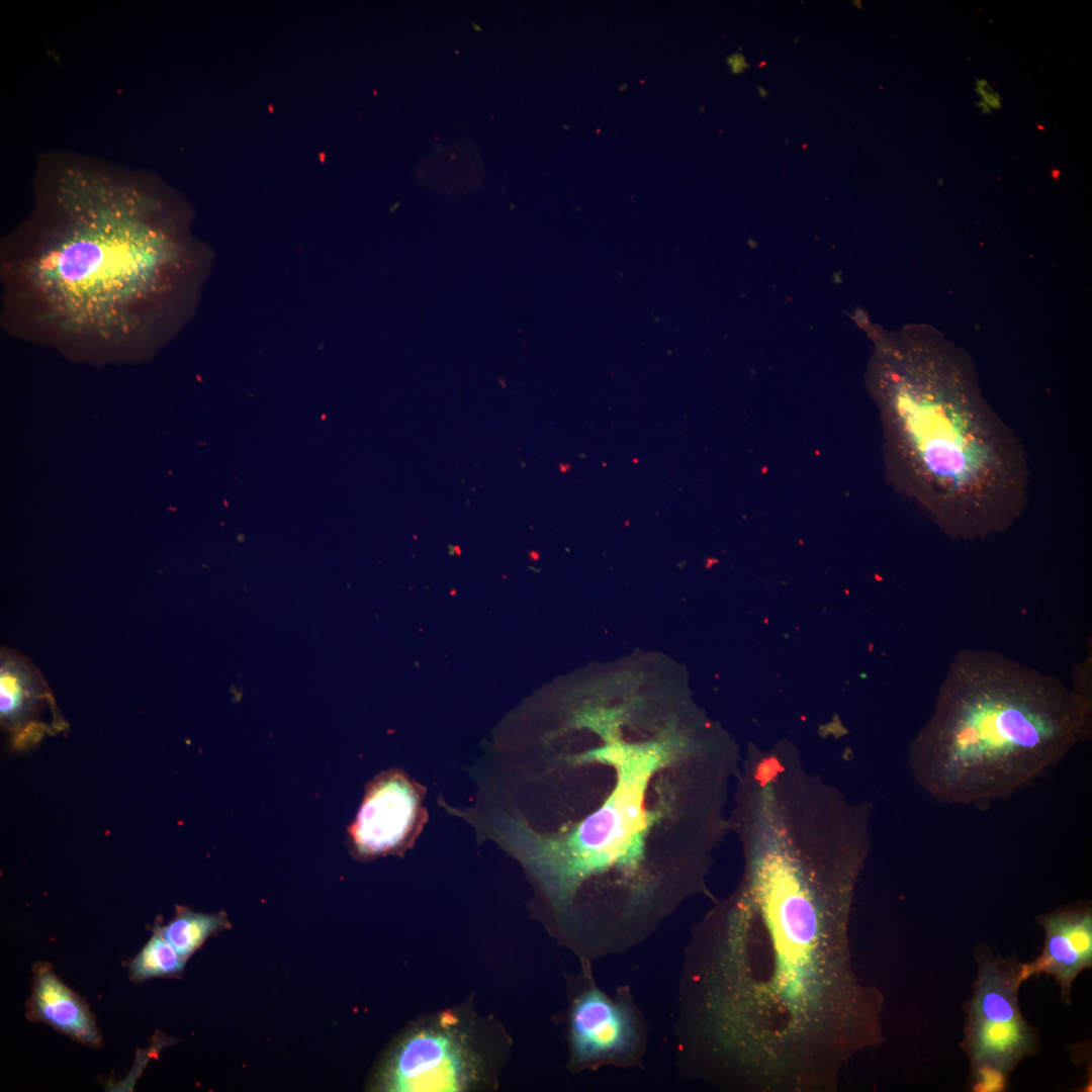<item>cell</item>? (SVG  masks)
<instances>
[{
	"mask_svg": "<svg viewBox=\"0 0 1092 1092\" xmlns=\"http://www.w3.org/2000/svg\"><path fill=\"white\" fill-rule=\"evenodd\" d=\"M977 961L964 1049L971 1063L973 1088L1000 1091L1017 1064L1034 1054L1037 1035L1018 1005L1023 983L1020 964L985 949L978 951Z\"/></svg>",
	"mask_w": 1092,
	"mask_h": 1092,
	"instance_id": "obj_5",
	"label": "cell"
},
{
	"mask_svg": "<svg viewBox=\"0 0 1092 1092\" xmlns=\"http://www.w3.org/2000/svg\"><path fill=\"white\" fill-rule=\"evenodd\" d=\"M421 786L396 769L383 771L366 787L348 827V844L361 859L405 850L426 820Z\"/></svg>",
	"mask_w": 1092,
	"mask_h": 1092,
	"instance_id": "obj_7",
	"label": "cell"
},
{
	"mask_svg": "<svg viewBox=\"0 0 1092 1092\" xmlns=\"http://www.w3.org/2000/svg\"><path fill=\"white\" fill-rule=\"evenodd\" d=\"M726 63L730 68V72L735 75H739L749 68L745 57L739 52L728 55Z\"/></svg>",
	"mask_w": 1092,
	"mask_h": 1092,
	"instance_id": "obj_14",
	"label": "cell"
},
{
	"mask_svg": "<svg viewBox=\"0 0 1092 1092\" xmlns=\"http://www.w3.org/2000/svg\"><path fill=\"white\" fill-rule=\"evenodd\" d=\"M156 927L177 952L188 960L209 936L230 928L231 923L223 912L206 914L177 907L169 923Z\"/></svg>",
	"mask_w": 1092,
	"mask_h": 1092,
	"instance_id": "obj_12",
	"label": "cell"
},
{
	"mask_svg": "<svg viewBox=\"0 0 1092 1092\" xmlns=\"http://www.w3.org/2000/svg\"><path fill=\"white\" fill-rule=\"evenodd\" d=\"M764 65H765V63L763 62V63H760V65H759V66L761 67V66H764Z\"/></svg>",
	"mask_w": 1092,
	"mask_h": 1092,
	"instance_id": "obj_21",
	"label": "cell"
},
{
	"mask_svg": "<svg viewBox=\"0 0 1092 1092\" xmlns=\"http://www.w3.org/2000/svg\"><path fill=\"white\" fill-rule=\"evenodd\" d=\"M567 467H568L567 465L560 464V466H559L560 469L559 470L562 471V472H566L568 470Z\"/></svg>",
	"mask_w": 1092,
	"mask_h": 1092,
	"instance_id": "obj_17",
	"label": "cell"
},
{
	"mask_svg": "<svg viewBox=\"0 0 1092 1092\" xmlns=\"http://www.w3.org/2000/svg\"><path fill=\"white\" fill-rule=\"evenodd\" d=\"M1091 703L1059 678L998 652L956 656L913 742L910 768L943 803L1006 799L1086 738Z\"/></svg>",
	"mask_w": 1092,
	"mask_h": 1092,
	"instance_id": "obj_4",
	"label": "cell"
},
{
	"mask_svg": "<svg viewBox=\"0 0 1092 1092\" xmlns=\"http://www.w3.org/2000/svg\"><path fill=\"white\" fill-rule=\"evenodd\" d=\"M756 90H757V94L759 95V97H761V98H766L767 97L768 91L763 86L758 85Z\"/></svg>",
	"mask_w": 1092,
	"mask_h": 1092,
	"instance_id": "obj_15",
	"label": "cell"
},
{
	"mask_svg": "<svg viewBox=\"0 0 1092 1092\" xmlns=\"http://www.w3.org/2000/svg\"><path fill=\"white\" fill-rule=\"evenodd\" d=\"M186 962L155 927L147 944L129 962V976L134 982L156 977H174L183 972Z\"/></svg>",
	"mask_w": 1092,
	"mask_h": 1092,
	"instance_id": "obj_13",
	"label": "cell"
},
{
	"mask_svg": "<svg viewBox=\"0 0 1092 1092\" xmlns=\"http://www.w3.org/2000/svg\"><path fill=\"white\" fill-rule=\"evenodd\" d=\"M28 218L0 247V324L76 355L135 356L176 331L191 258L157 180L44 167Z\"/></svg>",
	"mask_w": 1092,
	"mask_h": 1092,
	"instance_id": "obj_1",
	"label": "cell"
},
{
	"mask_svg": "<svg viewBox=\"0 0 1092 1092\" xmlns=\"http://www.w3.org/2000/svg\"><path fill=\"white\" fill-rule=\"evenodd\" d=\"M870 379L894 486L953 539L1013 526L1029 502L1027 455L968 355L939 337H897L878 347Z\"/></svg>",
	"mask_w": 1092,
	"mask_h": 1092,
	"instance_id": "obj_3",
	"label": "cell"
},
{
	"mask_svg": "<svg viewBox=\"0 0 1092 1092\" xmlns=\"http://www.w3.org/2000/svg\"><path fill=\"white\" fill-rule=\"evenodd\" d=\"M1044 929L1042 952L1033 962L1020 964L1022 982L1034 975L1053 976L1069 1004L1075 978L1092 966V910L1088 903L1051 912L1039 919Z\"/></svg>",
	"mask_w": 1092,
	"mask_h": 1092,
	"instance_id": "obj_9",
	"label": "cell"
},
{
	"mask_svg": "<svg viewBox=\"0 0 1092 1092\" xmlns=\"http://www.w3.org/2000/svg\"><path fill=\"white\" fill-rule=\"evenodd\" d=\"M624 89H626V84H624V86H621V88H620V90H624Z\"/></svg>",
	"mask_w": 1092,
	"mask_h": 1092,
	"instance_id": "obj_20",
	"label": "cell"
},
{
	"mask_svg": "<svg viewBox=\"0 0 1092 1092\" xmlns=\"http://www.w3.org/2000/svg\"><path fill=\"white\" fill-rule=\"evenodd\" d=\"M50 699L44 681L29 663L15 654L2 653L0 716L5 729L25 730L34 723Z\"/></svg>",
	"mask_w": 1092,
	"mask_h": 1092,
	"instance_id": "obj_11",
	"label": "cell"
},
{
	"mask_svg": "<svg viewBox=\"0 0 1092 1092\" xmlns=\"http://www.w3.org/2000/svg\"><path fill=\"white\" fill-rule=\"evenodd\" d=\"M31 983L27 1019L47 1023L88 1046L102 1045V1035L89 1006L59 979L49 963L38 962L33 966Z\"/></svg>",
	"mask_w": 1092,
	"mask_h": 1092,
	"instance_id": "obj_10",
	"label": "cell"
},
{
	"mask_svg": "<svg viewBox=\"0 0 1092 1092\" xmlns=\"http://www.w3.org/2000/svg\"><path fill=\"white\" fill-rule=\"evenodd\" d=\"M851 4L858 7V8H861V2L860 1H851Z\"/></svg>",
	"mask_w": 1092,
	"mask_h": 1092,
	"instance_id": "obj_16",
	"label": "cell"
},
{
	"mask_svg": "<svg viewBox=\"0 0 1092 1092\" xmlns=\"http://www.w3.org/2000/svg\"><path fill=\"white\" fill-rule=\"evenodd\" d=\"M570 1039L577 1064L623 1061L639 1046L630 1010L596 988L585 990L572 1006Z\"/></svg>",
	"mask_w": 1092,
	"mask_h": 1092,
	"instance_id": "obj_8",
	"label": "cell"
},
{
	"mask_svg": "<svg viewBox=\"0 0 1092 1092\" xmlns=\"http://www.w3.org/2000/svg\"><path fill=\"white\" fill-rule=\"evenodd\" d=\"M798 39H799V36H796V38L794 37V42H796V43H797V42H798Z\"/></svg>",
	"mask_w": 1092,
	"mask_h": 1092,
	"instance_id": "obj_19",
	"label": "cell"
},
{
	"mask_svg": "<svg viewBox=\"0 0 1092 1092\" xmlns=\"http://www.w3.org/2000/svg\"><path fill=\"white\" fill-rule=\"evenodd\" d=\"M704 110H705L704 106H701L700 109H699L700 112H703Z\"/></svg>",
	"mask_w": 1092,
	"mask_h": 1092,
	"instance_id": "obj_18",
	"label": "cell"
},
{
	"mask_svg": "<svg viewBox=\"0 0 1092 1092\" xmlns=\"http://www.w3.org/2000/svg\"><path fill=\"white\" fill-rule=\"evenodd\" d=\"M484 1065L471 1033L444 1014L415 1027L381 1065L374 1087L381 1091H463L482 1080Z\"/></svg>",
	"mask_w": 1092,
	"mask_h": 1092,
	"instance_id": "obj_6",
	"label": "cell"
},
{
	"mask_svg": "<svg viewBox=\"0 0 1092 1092\" xmlns=\"http://www.w3.org/2000/svg\"><path fill=\"white\" fill-rule=\"evenodd\" d=\"M623 707L577 714L597 739L566 758L582 774V809L556 831L503 817L496 833L561 913L581 899L589 928H629L663 913L691 886L714 832L721 760L708 759L674 731L628 737Z\"/></svg>",
	"mask_w": 1092,
	"mask_h": 1092,
	"instance_id": "obj_2",
	"label": "cell"
}]
</instances>
